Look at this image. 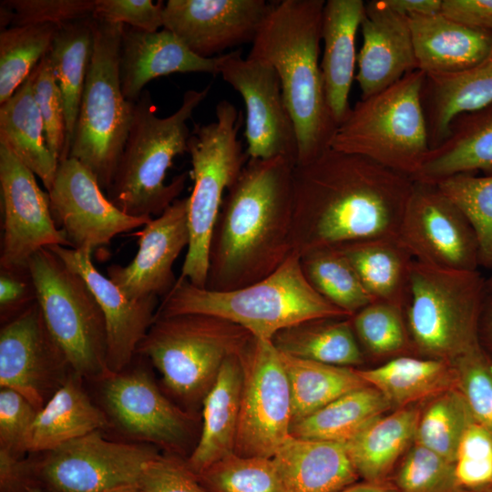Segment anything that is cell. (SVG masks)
<instances>
[{"instance_id":"d6986e66","label":"cell","mask_w":492,"mask_h":492,"mask_svg":"<svg viewBox=\"0 0 492 492\" xmlns=\"http://www.w3.org/2000/svg\"><path fill=\"white\" fill-rule=\"evenodd\" d=\"M67 369L71 370L69 364L50 334L37 302L2 324L1 387L16 391L38 411L46 404V393L66 380L62 376Z\"/></svg>"},{"instance_id":"db71d44e","label":"cell","mask_w":492,"mask_h":492,"mask_svg":"<svg viewBox=\"0 0 492 492\" xmlns=\"http://www.w3.org/2000/svg\"><path fill=\"white\" fill-rule=\"evenodd\" d=\"M165 4L152 0H95L91 17L107 23L122 24L146 32L163 26Z\"/></svg>"},{"instance_id":"be15d7a7","label":"cell","mask_w":492,"mask_h":492,"mask_svg":"<svg viewBox=\"0 0 492 492\" xmlns=\"http://www.w3.org/2000/svg\"><path fill=\"white\" fill-rule=\"evenodd\" d=\"M123 492H144V491L138 487V485H135V486H131L128 487Z\"/></svg>"},{"instance_id":"680465c9","label":"cell","mask_w":492,"mask_h":492,"mask_svg":"<svg viewBox=\"0 0 492 492\" xmlns=\"http://www.w3.org/2000/svg\"><path fill=\"white\" fill-rule=\"evenodd\" d=\"M395 11L404 15L432 14L441 11L442 0H384Z\"/></svg>"},{"instance_id":"8992f818","label":"cell","mask_w":492,"mask_h":492,"mask_svg":"<svg viewBox=\"0 0 492 492\" xmlns=\"http://www.w3.org/2000/svg\"><path fill=\"white\" fill-rule=\"evenodd\" d=\"M425 74L416 69L351 108L330 142L414 179L430 149L422 92Z\"/></svg>"},{"instance_id":"4dcf8cb0","label":"cell","mask_w":492,"mask_h":492,"mask_svg":"<svg viewBox=\"0 0 492 492\" xmlns=\"http://www.w3.org/2000/svg\"><path fill=\"white\" fill-rule=\"evenodd\" d=\"M71 373L37 411L30 429L28 452L44 453L108 425L104 411L95 405Z\"/></svg>"},{"instance_id":"7402d4cb","label":"cell","mask_w":492,"mask_h":492,"mask_svg":"<svg viewBox=\"0 0 492 492\" xmlns=\"http://www.w3.org/2000/svg\"><path fill=\"white\" fill-rule=\"evenodd\" d=\"M48 249L88 285L105 319L108 366L113 374L125 370L155 319L159 298L128 299L108 276L97 270L89 251L59 245Z\"/></svg>"},{"instance_id":"60d3db41","label":"cell","mask_w":492,"mask_h":492,"mask_svg":"<svg viewBox=\"0 0 492 492\" xmlns=\"http://www.w3.org/2000/svg\"><path fill=\"white\" fill-rule=\"evenodd\" d=\"M59 26H10L0 33V104L6 101L48 53Z\"/></svg>"},{"instance_id":"484cf974","label":"cell","mask_w":492,"mask_h":492,"mask_svg":"<svg viewBox=\"0 0 492 492\" xmlns=\"http://www.w3.org/2000/svg\"><path fill=\"white\" fill-rule=\"evenodd\" d=\"M364 4L362 0H328L323 10L320 66L326 102L337 127L351 109L349 94L357 59L355 36Z\"/></svg>"},{"instance_id":"9c48e42d","label":"cell","mask_w":492,"mask_h":492,"mask_svg":"<svg viewBox=\"0 0 492 492\" xmlns=\"http://www.w3.org/2000/svg\"><path fill=\"white\" fill-rule=\"evenodd\" d=\"M91 23L93 52L67 158L78 160L107 191L128 137L135 103L124 97L119 77L125 26L92 17Z\"/></svg>"},{"instance_id":"4fadbf2b","label":"cell","mask_w":492,"mask_h":492,"mask_svg":"<svg viewBox=\"0 0 492 492\" xmlns=\"http://www.w3.org/2000/svg\"><path fill=\"white\" fill-rule=\"evenodd\" d=\"M241 361L243 378L234 453L272 458L291 436L292 402L287 374L272 341L253 337Z\"/></svg>"},{"instance_id":"8fae6325","label":"cell","mask_w":492,"mask_h":492,"mask_svg":"<svg viewBox=\"0 0 492 492\" xmlns=\"http://www.w3.org/2000/svg\"><path fill=\"white\" fill-rule=\"evenodd\" d=\"M28 267L46 325L73 373L109 377L105 319L87 282L48 248L36 252Z\"/></svg>"},{"instance_id":"11a10c76","label":"cell","mask_w":492,"mask_h":492,"mask_svg":"<svg viewBox=\"0 0 492 492\" xmlns=\"http://www.w3.org/2000/svg\"><path fill=\"white\" fill-rule=\"evenodd\" d=\"M37 302L36 285L26 266H0V317L5 324Z\"/></svg>"},{"instance_id":"7bdbcfd3","label":"cell","mask_w":492,"mask_h":492,"mask_svg":"<svg viewBox=\"0 0 492 492\" xmlns=\"http://www.w3.org/2000/svg\"><path fill=\"white\" fill-rule=\"evenodd\" d=\"M436 184L471 225L477 241L479 265L492 270V174L459 173Z\"/></svg>"},{"instance_id":"7dc6e473","label":"cell","mask_w":492,"mask_h":492,"mask_svg":"<svg viewBox=\"0 0 492 492\" xmlns=\"http://www.w3.org/2000/svg\"><path fill=\"white\" fill-rule=\"evenodd\" d=\"M452 364L469 413L492 432V358L477 343Z\"/></svg>"},{"instance_id":"836d02e7","label":"cell","mask_w":492,"mask_h":492,"mask_svg":"<svg viewBox=\"0 0 492 492\" xmlns=\"http://www.w3.org/2000/svg\"><path fill=\"white\" fill-rule=\"evenodd\" d=\"M367 384L377 389L392 407L413 405L448 390L456 389V370L451 362L400 355L370 369H356Z\"/></svg>"},{"instance_id":"52a82bcc","label":"cell","mask_w":492,"mask_h":492,"mask_svg":"<svg viewBox=\"0 0 492 492\" xmlns=\"http://www.w3.org/2000/svg\"><path fill=\"white\" fill-rule=\"evenodd\" d=\"M252 339L241 326L210 315H155L136 354L150 361L171 394L190 405L203 401L224 362Z\"/></svg>"},{"instance_id":"2e32d148","label":"cell","mask_w":492,"mask_h":492,"mask_svg":"<svg viewBox=\"0 0 492 492\" xmlns=\"http://www.w3.org/2000/svg\"><path fill=\"white\" fill-rule=\"evenodd\" d=\"M0 190L3 211L0 266H26L38 251L69 247L53 220L48 193L36 175L0 141Z\"/></svg>"},{"instance_id":"d4e9b609","label":"cell","mask_w":492,"mask_h":492,"mask_svg":"<svg viewBox=\"0 0 492 492\" xmlns=\"http://www.w3.org/2000/svg\"><path fill=\"white\" fill-rule=\"evenodd\" d=\"M417 68L449 75L481 62L492 47V30L459 23L441 11L408 15Z\"/></svg>"},{"instance_id":"9f6ffc18","label":"cell","mask_w":492,"mask_h":492,"mask_svg":"<svg viewBox=\"0 0 492 492\" xmlns=\"http://www.w3.org/2000/svg\"><path fill=\"white\" fill-rule=\"evenodd\" d=\"M441 12L464 25L492 30V0H442Z\"/></svg>"},{"instance_id":"5bb4252c","label":"cell","mask_w":492,"mask_h":492,"mask_svg":"<svg viewBox=\"0 0 492 492\" xmlns=\"http://www.w3.org/2000/svg\"><path fill=\"white\" fill-rule=\"evenodd\" d=\"M397 236L415 261L452 271H478L475 232L436 183L414 180Z\"/></svg>"},{"instance_id":"bcb514c9","label":"cell","mask_w":492,"mask_h":492,"mask_svg":"<svg viewBox=\"0 0 492 492\" xmlns=\"http://www.w3.org/2000/svg\"><path fill=\"white\" fill-rule=\"evenodd\" d=\"M460 492H492V432L470 414L453 460Z\"/></svg>"},{"instance_id":"ee69618b","label":"cell","mask_w":492,"mask_h":492,"mask_svg":"<svg viewBox=\"0 0 492 492\" xmlns=\"http://www.w3.org/2000/svg\"><path fill=\"white\" fill-rule=\"evenodd\" d=\"M197 477L210 492H289L272 458L231 453Z\"/></svg>"},{"instance_id":"6da1fadb","label":"cell","mask_w":492,"mask_h":492,"mask_svg":"<svg viewBox=\"0 0 492 492\" xmlns=\"http://www.w3.org/2000/svg\"><path fill=\"white\" fill-rule=\"evenodd\" d=\"M413 183L409 176L331 148L295 165L293 251L301 255L397 235Z\"/></svg>"},{"instance_id":"3957f363","label":"cell","mask_w":492,"mask_h":492,"mask_svg":"<svg viewBox=\"0 0 492 492\" xmlns=\"http://www.w3.org/2000/svg\"><path fill=\"white\" fill-rule=\"evenodd\" d=\"M324 0L274 2L247 57L277 72L294 124L302 164L330 148L337 128L329 110L319 63Z\"/></svg>"},{"instance_id":"e575fe53","label":"cell","mask_w":492,"mask_h":492,"mask_svg":"<svg viewBox=\"0 0 492 492\" xmlns=\"http://www.w3.org/2000/svg\"><path fill=\"white\" fill-rule=\"evenodd\" d=\"M0 141L51 189L58 160L47 148L45 126L32 87V73L15 93L0 104Z\"/></svg>"},{"instance_id":"f5cc1de1","label":"cell","mask_w":492,"mask_h":492,"mask_svg":"<svg viewBox=\"0 0 492 492\" xmlns=\"http://www.w3.org/2000/svg\"><path fill=\"white\" fill-rule=\"evenodd\" d=\"M138 487L144 492H210L188 466L174 455H157L143 467Z\"/></svg>"},{"instance_id":"603a6c76","label":"cell","mask_w":492,"mask_h":492,"mask_svg":"<svg viewBox=\"0 0 492 492\" xmlns=\"http://www.w3.org/2000/svg\"><path fill=\"white\" fill-rule=\"evenodd\" d=\"M363 45L357 54L355 80L361 98L374 95L418 69L408 17L384 0L364 4Z\"/></svg>"},{"instance_id":"277c9868","label":"cell","mask_w":492,"mask_h":492,"mask_svg":"<svg viewBox=\"0 0 492 492\" xmlns=\"http://www.w3.org/2000/svg\"><path fill=\"white\" fill-rule=\"evenodd\" d=\"M186 313L226 320L245 329L254 338L266 341H272L280 331L307 320L352 317L313 288L296 251L267 277L239 289L200 288L179 276L162 298L156 315Z\"/></svg>"},{"instance_id":"ab89813d","label":"cell","mask_w":492,"mask_h":492,"mask_svg":"<svg viewBox=\"0 0 492 492\" xmlns=\"http://www.w3.org/2000/svg\"><path fill=\"white\" fill-rule=\"evenodd\" d=\"M313 288L333 305L353 316L374 302L355 271L336 247H321L300 255Z\"/></svg>"},{"instance_id":"c3c4849f","label":"cell","mask_w":492,"mask_h":492,"mask_svg":"<svg viewBox=\"0 0 492 492\" xmlns=\"http://www.w3.org/2000/svg\"><path fill=\"white\" fill-rule=\"evenodd\" d=\"M400 492H460L453 462L414 442L395 475Z\"/></svg>"},{"instance_id":"d590c367","label":"cell","mask_w":492,"mask_h":492,"mask_svg":"<svg viewBox=\"0 0 492 492\" xmlns=\"http://www.w3.org/2000/svg\"><path fill=\"white\" fill-rule=\"evenodd\" d=\"M272 342L282 354L322 364L354 368L364 361L351 317L307 320L280 331Z\"/></svg>"},{"instance_id":"94428289","label":"cell","mask_w":492,"mask_h":492,"mask_svg":"<svg viewBox=\"0 0 492 492\" xmlns=\"http://www.w3.org/2000/svg\"><path fill=\"white\" fill-rule=\"evenodd\" d=\"M336 492H400L395 483L384 481L356 482Z\"/></svg>"},{"instance_id":"ffe728a7","label":"cell","mask_w":492,"mask_h":492,"mask_svg":"<svg viewBox=\"0 0 492 492\" xmlns=\"http://www.w3.org/2000/svg\"><path fill=\"white\" fill-rule=\"evenodd\" d=\"M274 2L265 0H169L163 27L203 57L252 43Z\"/></svg>"},{"instance_id":"7a4b0ae2","label":"cell","mask_w":492,"mask_h":492,"mask_svg":"<svg viewBox=\"0 0 492 492\" xmlns=\"http://www.w3.org/2000/svg\"><path fill=\"white\" fill-rule=\"evenodd\" d=\"M294 166L282 156L249 159L220 207L211 237L207 289L230 291L254 283L294 251Z\"/></svg>"},{"instance_id":"d6a6232c","label":"cell","mask_w":492,"mask_h":492,"mask_svg":"<svg viewBox=\"0 0 492 492\" xmlns=\"http://www.w3.org/2000/svg\"><path fill=\"white\" fill-rule=\"evenodd\" d=\"M334 247L350 262L373 301L389 302L405 309L415 259L397 235Z\"/></svg>"},{"instance_id":"83f0119b","label":"cell","mask_w":492,"mask_h":492,"mask_svg":"<svg viewBox=\"0 0 492 492\" xmlns=\"http://www.w3.org/2000/svg\"><path fill=\"white\" fill-rule=\"evenodd\" d=\"M241 354L224 362L202 401L201 434L186 460L196 475L234 453L243 378Z\"/></svg>"},{"instance_id":"e0dca14e","label":"cell","mask_w":492,"mask_h":492,"mask_svg":"<svg viewBox=\"0 0 492 492\" xmlns=\"http://www.w3.org/2000/svg\"><path fill=\"white\" fill-rule=\"evenodd\" d=\"M102 190L95 176L78 160L67 158L58 162L47 193L53 220L65 232L69 248L92 252L151 220L124 213Z\"/></svg>"},{"instance_id":"681fc988","label":"cell","mask_w":492,"mask_h":492,"mask_svg":"<svg viewBox=\"0 0 492 492\" xmlns=\"http://www.w3.org/2000/svg\"><path fill=\"white\" fill-rule=\"evenodd\" d=\"M32 87L43 118L47 148L59 161L67 138L66 112L48 53L32 72Z\"/></svg>"},{"instance_id":"30bf717a","label":"cell","mask_w":492,"mask_h":492,"mask_svg":"<svg viewBox=\"0 0 492 492\" xmlns=\"http://www.w3.org/2000/svg\"><path fill=\"white\" fill-rule=\"evenodd\" d=\"M486 298V279L478 271L414 261L404 310L415 354L452 363L479 343Z\"/></svg>"},{"instance_id":"f546056e","label":"cell","mask_w":492,"mask_h":492,"mask_svg":"<svg viewBox=\"0 0 492 492\" xmlns=\"http://www.w3.org/2000/svg\"><path fill=\"white\" fill-rule=\"evenodd\" d=\"M430 149L447 136L456 116L492 103V47L478 64L465 71L426 76L422 92Z\"/></svg>"},{"instance_id":"4316f807","label":"cell","mask_w":492,"mask_h":492,"mask_svg":"<svg viewBox=\"0 0 492 492\" xmlns=\"http://www.w3.org/2000/svg\"><path fill=\"white\" fill-rule=\"evenodd\" d=\"M272 459L289 492H336L360 478L343 443L291 435Z\"/></svg>"},{"instance_id":"f1b7e54d","label":"cell","mask_w":492,"mask_h":492,"mask_svg":"<svg viewBox=\"0 0 492 492\" xmlns=\"http://www.w3.org/2000/svg\"><path fill=\"white\" fill-rule=\"evenodd\" d=\"M477 170L492 174V103L454 118L446 138L429 149L413 179L436 183Z\"/></svg>"},{"instance_id":"ba28073f","label":"cell","mask_w":492,"mask_h":492,"mask_svg":"<svg viewBox=\"0 0 492 492\" xmlns=\"http://www.w3.org/2000/svg\"><path fill=\"white\" fill-rule=\"evenodd\" d=\"M241 110L228 100L216 106V119L196 124L188 140L193 188L189 196L190 242L180 277L206 288L213 230L227 190L249 160L238 133Z\"/></svg>"},{"instance_id":"44dd1931","label":"cell","mask_w":492,"mask_h":492,"mask_svg":"<svg viewBox=\"0 0 492 492\" xmlns=\"http://www.w3.org/2000/svg\"><path fill=\"white\" fill-rule=\"evenodd\" d=\"M188 208L189 197L175 200L139 231L133 260L107 269L108 277L128 299L164 298L175 285L174 262L190 242Z\"/></svg>"},{"instance_id":"f907efd6","label":"cell","mask_w":492,"mask_h":492,"mask_svg":"<svg viewBox=\"0 0 492 492\" xmlns=\"http://www.w3.org/2000/svg\"><path fill=\"white\" fill-rule=\"evenodd\" d=\"M95 0H5L12 11L10 26L54 24L62 26L91 17Z\"/></svg>"},{"instance_id":"74e56055","label":"cell","mask_w":492,"mask_h":492,"mask_svg":"<svg viewBox=\"0 0 492 492\" xmlns=\"http://www.w3.org/2000/svg\"><path fill=\"white\" fill-rule=\"evenodd\" d=\"M392 407L374 387L351 391L292 425L291 435L304 439L346 443Z\"/></svg>"},{"instance_id":"1f68e13d","label":"cell","mask_w":492,"mask_h":492,"mask_svg":"<svg viewBox=\"0 0 492 492\" xmlns=\"http://www.w3.org/2000/svg\"><path fill=\"white\" fill-rule=\"evenodd\" d=\"M421 409L408 405L382 415L344 443L364 481H384L415 442Z\"/></svg>"},{"instance_id":"ac0fdd59","label":"cell","mask_w":492,"mask_h":492,"mask_svg":"<svg viewBox=\"0 0 492 492\" xmlns=\"http://www.w3.org/2000/svg\"><path fill=\"white\" fill-rule=\"evenodd\" d=\"M106 413L130 437L181 453L190 438V416L172 404L143 368H127L102 381Z\"/></svg>"},{"instance_id":"b9f144b4","label":"cell","mask_w":492,"mask_h":492,"mask_svg":"<svg viewBox=\"0 0 492 492\" xmlns=\"http://www.w3.org/2000/svg\"><path fill=\"white\" fill-rule=\"evenodd\" d=\"M351 320L363 352L373 357L392 359L415 353L402 307L374 301Z\"/></svg>"},{"instance_id":"f35d334b","label":"cell","mask_w":492,"mask_h":492,"mask_svg":"<svg viewBox=\"0 0 492 492\" xmlns=\"http://www.w3.org/2000/svg\"><path fill=\"white\" fill-rule=\"evenodd\" d=\"M280 356L291 388L292 424L336 398L369 385L353 367L322 364L282 353Z\"/></svg>"},{"instance_id":"816d5d0a","label":"cell","mask_w":492,"mask_h":492,"mask_svg":"<svg viewBox=\"0 0 492 492\" xmlns=\"http://www.w3.org/2000/svg\"><path fill=\"white\" fill-rule=\"evenodd\" d=\"M37 414L35 406L16 391L0 390V451L22 457L28 452L30 429Z\"/></svg>"},{"instance_id":"6125c7cd","label":"cell","mask_w":492,"mask_h":492,"mask_svg":"<svg viewBox=\"0 0 492 492\" xmlns=\"http://www.w3.org/2000/svg\"><path fill=\"white\" fill-rule=\"evenodd\" d=\"M487 295L492 298V275L486 280Z\"/></svg>"},{"instance_id":"9a60e30c","label":"cell","mask_w":492,"mask_h":492,"mask_svg":"<svg viewBox=\"0 0 492 492\" xmlns=\"http://www.w3.org/2000/svg\"><path fill=\"white\" fill-rule=\"evenodd\" d=\"M220 75L243 99L249 158L278 156L296 164L298 142L276 70L264 62L243 58L241 50L224 54Z\"/></svg>"},{"instance_id":"5b68a950","label":"cell","mask_w":492,"mask_h":492,"mask_svg":"<svg viewBox=\"0 0 492 492\" xmlns=\"http://www.w3.org/2000/svg\"><path fill=\"white\" fill-rule=\"evenodd\" d=\"M210 86L184 93L180 107L160 118L151 94L144 89L135 102L134 114L123 152L108 199L124 213L153 219L161 215L182 192L187 174L165 184L176 156L188 152L190 131L187 125L197 107L206 98Z\"/></svg>"},{"instance_id":"e7e4bbea","label":"cell","mask_w":492,"mask_h":492,"mask_svg":"<svg viewBox=\"0 0 492 492\" xmlns=\"http://www.w3.org/2000/svg\"><path fill=\"white\" fill-rule=\"evenodd\" d=\"M132 486H135V485H132ZM131 486H127V487H119V488H117V489H114V490H111L109 492H123L124 490H126L128 487H129ZM29 492H42L41 490H38V489H35V490H31Z\"/></svg>"},{"instance_id":"cb8c5ba5","label":"cell","mask_w":492,"mask_h":492,"mask_svg":"<svg viewBox=\"0 0 492 492\" xmlns=\"http://www.w3.org/2000/svg\"><path fill=\"white\" fill-rule=\"evenodd\" d=\"M224 54L203 57L168 29L146 32L125 26L119 53V77L124 97L137 102L152 79L173 73L220 75Z\"/></svg>"},{"instance_id":"f6af8a7d","label":"cell","mask_w":492,"mask_h":492,"mask_svg":"<svg viewBox=\"0 0 492 492\" xmlns=\"http://www.w3.org/2000/svg\"><path fill=\"white\" fill-rule=\"evenodd\" d=\"M469 416L470 413L456 389L444 392L429 399L420 411L415 442L453 462Z\"/></svg>"},{"instance_id":"7c38bea8","label":"cell","mask_w":492,"mask_h":492,"mask_svg":"<svg viewBox=\"0 0 492 492\" xmlns=\"http://www.w3.org/2000/svg\"><path fill=\"white\" fill-rule=\"evenodd\" d=\"M157 455L151 446L111 441L96 431L44 452L31 465L42 492H109L138 485Z\"/></svg>"},{"instance_id":"8d00e7d4","label":"cell","mask_w":492,"mask_h":492,"mask_svg":"<svg viewBox=\"0 0 492 492\" xmlns=\"http://www.w3.org/2000/svg\"><path fill=\"white\" fill-rule=\"evenodd\" d=\"M93 44L91 17H87L59 26L48 51L66 112L67 138L60 160L68 157L73 141Z\"/></svg>"},{"instance_id":"6f0895ef","label":"cell","mask_w":492,"mask_h":492,"mask_svg":"<svg viewBox=\"0 0 492 492\" xmlns=\"http://www.w3.org/2000/svg\"><path fill=\"white\" fill-rule=\"evenodd\" d=\"M37 488L31 459L0 451V492H29Z\"/></svg>"},{"instance_id":"91938a15","label":"cell","mask_w":492,"mask_h":492,"mask_svg":"<svg viewBox=\"0 0 492 492\" xmlns=\"http://www.w3.org/2000/svg\"><path fill=\"white\" fill-rule=\"evenodd\" d=\"M478 342L485 351L492 353V298L487 295L479 320Z\"/></svg>"}]
</instances>
